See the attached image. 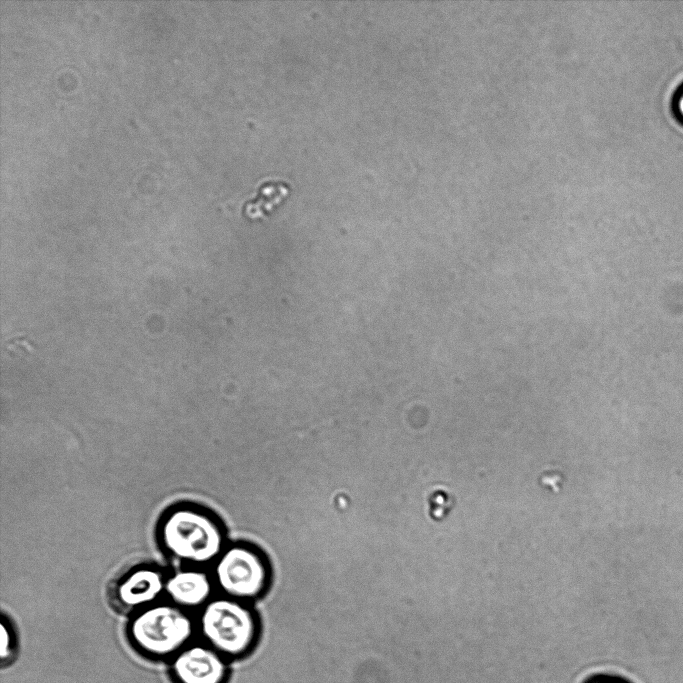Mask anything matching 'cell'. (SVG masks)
<instances>
[{
	"instance_id": "cell-3",
	"label": "cell",
	"mask_w": 683,
	"mask_h": 683,
	"mask_svg": "<svg viewBox=\"0 0 683 683\" xmlns=\"http://www.w3.org/2000/svg\"><path fill=\"white\" fill-rule=\"evenodd\" d=\"M199 629L206 644L222 656H239L252 645L255 618L239 600L210 599L201 609Z\"/></svg>"
},
{
	"instance_id": "cell-11",
	"label": "cell",
	"mask_w": 683,
	"mask_h": 683,
	"mask_svg": "<svg viewBox=\"0 0 683 683\" xmlns=\"http://www.w3.org/2000/svg\"><path fill=\"white\" fill-rule=\"evenodd\" d=\"M591 683H624V682H620L618 680H614V679H610V678H601V679L595 680Z\"/></svg>"
},
{
	"instance_id": "cell-6",
	"label": "cell",
	"mask_w": 683,
	"mask_h": 683,
	"mask_svg": "<svg viewBox=\"0 0 683 683\" xmlns=\"http://www.w3.org/2000/svg\"><path fill=\"white\" fill-rule=\"evenodd\" d=\"M165 583L166 578L157 567L137 566L119 579L115 597L123 608L139 611L157 603L165 593Z\"/></svg>"
},
{
	"instance_id": "cell-7",
	"label": "cell",
	"mask_w": 683,
	"mask_h": 683,
	"mask_svg": "<svg viewBox=\"0 0 683 683\" xmlns=\"http://www.w3.org/2000/svg\"><path fill=\"white\" fill-rule=\"evenodd\" d=\"M212 589L210 576L195 568L176 571L165 583V593L182 609L203 607L210 600Z\"/></svg>"
},
{
	"instance_id": "cell-10",
	"label": "cell",
	"mask_w": 683,
	"mask_h": 683,
	"mask_svg": "<svg viewBox=\"0 0 683 683\" xmlns=\"http://www.w3.org/2000/svg\"><path fill=\"white\" fill-rule=\"evenodd\" d=\"M675 107L678 115L683 120V88L679 91L676 97Z\"/></svg>"
},
{
	"instance_id": "cell-1",
	"label": "cell",
	"mask_w": 683,
	"mask_h": 683,
	"mask_svg": "<svg viewBox=\"0 0 683 683\" xmlns=\"http://www.w3.org/2000/svg\"><path fill=\"white\" fill-rule=\"evenodd\" d=\"M164 551L177 561L201 566L215 562L224 551V535L216 520L192 505L166 512L158 526Z\"/></svg>"
},
{
	"instance_id": "cell-8",
	"label": "cell",
	"mask_w": 683,
	"mask_h": 683,
	"mask_svg": "<svg viewBox=\"0 0 683 683\" xmlns=\"http://www.w3.org/2000/svg\"><path fill=\"white\" fill-rule=\"evenodd\" d=\"M290 191V185L282 180H268L258 187L256 196L244 205V211L250 218L263 217L275 205L279 204Z\"/></svg>"
},
{
	"instance_id": "cell-2",
	"label": "cell",
	"mask_w": 683,
	"mask_h": 683,
	"mask_svg": "<svg viewBox=\"0 0 683 683\" xmlns=\"http://www.w3.org/2000/svg\"><path fill=\"white\" fill-rule=\"evenodd\" d=\"M193 631L190 616L173 603H155L141 609L129 624V635L135 646L158 658L175 656L187 646Z\"/></svg>"
},
{
	"instance_id": "cell-4",
	"label": "cell",
	"mask_w": 683,
	"mask_h": 683,
	"mask_svg": "<svg viewBox=\"0 0 683 683\" xmlns=\"http://www.w3.org/2000/svg\"><path fill=\"white\" fill-rule=\"evenodd\" d=\"M214 563V581L227 597L248 599L264 590L267 569L254 550L234 545L225 548Z\"/></svg>"
},
{
	"instance_id": "cell-9",
	"label": "cell",
	"mask_w": 683,
	"mask_h": 683,
	"mask_svg": "<svg viewBox=\"0 0 683 683\" xmlns=\"http://www.w3.org/2000/svg\"><path fill=\"white\" fill-rule=\"evenodd\" d=\"M1 659L6 660L12 652V633L4 622H1Z\"/></svg>"
},
{
	"instance_id": "cell-5",
	"label": "cell",
	"mask_w": 683,
	"mask_h": 683,
	"mask_svg": "<svg viewBox=\"0 0 683 683\" xmlns=\"http://www.w3.org/2000/svg\"><path fill=\"white\" fill-rule=\"evenodd\" d=\"M172 674L177 683H223V656L207 644L186 646L173 658Z\"/></svg>"
}]
</instances>
